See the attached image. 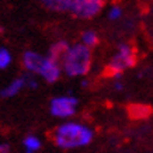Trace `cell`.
Returning a JSON list of instances; mask_svg holds the SVG:
<instances>
[{"label": "cell", "mask_w": 153, "mask_h": 153, "mask_svg": "<svg viewBox=\"0 0 153 153\" xmlns=\"http://www.w3.org/2000/svg\"><path fill=\"white\" fill-rule=\"evenodd\" d=\"M53 143L60 149H76L87 146L93 142L94 132L80 122H65L53 131L52 134Z\"/></svg>", "instance_id": "6da1fadb"}, {"label": "cell", "mask_w": 153, "mask_h": 153, "mask_svg": "<svg viewBox=\"0 0 153 153\" xmlns=\"http://www.w3.org/2000/svg\"><path fill=\"white\" fill-rule=\"evenodd\" d=\"M42 6L51 11L70 13L80 20H91L101 13L104 1L101 0H45Z\"/></svg>", "instance_id": "7a4b0ae2"}, {"label": "cell", "mask_w": 153, "mask_h": 153, "mask_svg": "<svg viewBox=\"0 0 153 153\" xmlns=\"http://www.w3.org/2000/svg\"><path fill=\"white\" fill-rule=\"evenodd\" d=\"M93 53L91 49L86 48L82 44L70 45L63 60L60 62V69L69 77L86 76L91 69Z\"/></svg>", "instance_id": "3957f363"}, {"label": "cell", "mask_w": 153, "mask_h": 153, "mask_svg": "<svg viewBox=\"0 0 153 153\" xmlns=\"http://www.w3.org/2000/svg\"><path fill=\"white\" fill-rule=\"evenodd\" d=\"M23 66L30 74H37L48 83L58 82L62 73L59 63L34 51H25L23 53Z\"/></svg>", "instance_id": "277c9868"}, {"label": "cell", "mask_w": 153, "mask_h": 153, "mask_svg": "<svg viewBox=\"0 0 153 153\" xmlns=\"http://www.w3.org/2000/svg\"><path fill=\"white\" fill-rule=\"evenodd\" d=\"M135 63H136V55H135L134 47L126 42H121L117 47L115 55L111 58L110 63L107 66V72L110 76L120 79L124 70L134 68Z\"/></svg>", "instance_id": "5b68a950"}, {"label": "cell", "mask_w": 153, "mask_h": 153, "mask_svg": "<svg viewBox=\"0 0 153 153\" xmlns=\"http://www.w3.org/2000/svg\"><path fill=\"white\" fill-rule=\"evenodd\" d=\"M79 100L74 96H59L51 100L49 111L56 118H69L76 114Z\"/></svg>", "instance_id": "8992f818"}, {"label": "cell", "mask_w": 153, "mask_h": 153, "mask_svg": "<svg viewBox=\"0 0 153 153\" xmlns=\"http://www.w3.org/2000/svg\"><path fill=\"white\" fill-rule=\"evenodd\" d=\"M23 88H25V77L21 76V77L11 80L4 88H1L0 90V96L3 98H11L14 96H17Z\"/></svg>", "instance_id": "52a82bcc"}, {"label": "cell", "mask_w": 153, "mask_h": 153, "mask_svg": "<svg viewBox=\"0 0 153 153\" xmlns=\"http://www.w3.org/2000/svg\"><path fill=\"white\" fill-rule=\"evenodd\" d=\"M69 44L66 41H58L55 42L53 45H52L51 48H49V51H48V58L51 60H53V62H56V63H59L63 60V58H65L66 52H68V49H69Z\"/></svg>", "instance_id": "ba28073f"}, {"label": "cell", "mask_w": 153, "mask_h": 153, "mask_svg": "<svg viewBox=\"0 0 153 153\" xmlns=\"http://www.w3.org/2000/svg\"><path fill=\"white\" fill-rule=\"evenodd\" d=\"M23 145H24V149H25V153H37L42 146L41 139L38 136H35V135L25 136L23 140Z\"/></svg>", "instance_id": "9c48e42d"}, {"label": "cell", "mask_w": 153, "mask_h": 153, "mask_svg": "<svg viewBox=\"0 0 153 153\" xmlns=\"http://www.w3.org/2000/svg\"><path fill=\"white\" fill-rule=\"evenodd\" d=\"M80 41H82L80 42L82 45H84V47L88 48V49H91V48H94L98 44V35L93 30H86V31L82 33Z\"/></svg>", "instance_id": "30bf717a"}, {"label": "cell", "mask_w": 153, "mask_h": 153, "mask_svg": "<svg viewBox=\"0 0 153 153\" xmlns=\"http://www.w3.org/2000/svg\"><path fill=\"white\" fill-rule=\"evenodd\" d=\"M13 62V56L10 53L9 49L6 48H0V69H7Z\"/></svg>", "instance_id": "8fae6325"}, {"label": "cell", "mask_w": 153, "mask_h": 153, "mask_svg": "<svg viewBox=\"0 0 153 153\" xmlns=\"http://www.w3.org/2000/svg\"><path fill=\"white\" fill-rule=\"evenodd\" d=\"M122 17V9L120 6H111L110 10L107 11V19L110 21H117Z\"/></svg>", "instance_id": "7c38bea8"}, {"label": "cell", "mask_w": 153, "mask_h": 153, "mask_svg": "<svg viewBox=\"0 0 153 153\" xmlns=\"http://www.w3.org/2000/svg\"><path fill=\"white\" fill-rule=\"evenodd\" d=\"M24 77H25V87L27 88H31V90H34V88L38 87V82L37 79H35V76L34 74H24Z\"/></svg>", "instance_id": "4fadbf2b"}, {"label": "cell", "mask_w": 153, "mask_h": 153, "mask_svg": "<svg viewBox=\"0 0 153 153\" xmlns=\"http://www.w3.org/2000/svg\"><path fill=\"white\" fill-rule=\"evenodd\" d=\"M0 153H10V146L9 145L0 142Z\"/></svg>", "instance_id": "5bb4252c"}, {"label": "cell", "mask_w": 153, "mask_h": 153, "mask_svg": "<svg viewBox=\"0 0 153 153\" xmlns=\"http://www.w3.org/2000/svg\"><path fill=\"white\" fill-rule=\"evenodd\" d=\"M114 88H115L117 91H122L124 90V83L122 82H115L114 83Z\"/></svg>", "instance_id": "9a60e30c"}, {"label": "cell", "mask_w": 153, "mask_h": 153, "mask_svg": "<svg viewBox=\"0 0 153 153\" xmlns=\"http://www.w3.org/2000/svg\"><path fill=\"white\" fill-rule=\"evenodd\" d=\"M87 84H88L87 80H83V82H82V86H83V87H87Z\"/></svg>", "instance_id": "2e32d148"}]
</instances>
